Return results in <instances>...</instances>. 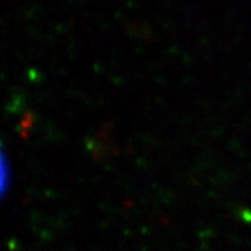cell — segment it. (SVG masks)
<instances>
[{
	"label": "cell",
	"instance_id": "1",
	"mask_svg": "<svg viewBox=\"0 0 251 251\" xmlns=\"http://www.w3.org/2000/svg\"><path fill=\"white\" fill-rule=\"evenodd\" d=\"M0 173H1V180H0V193H1V198H6L7 193H9L10 187H11V181H13V171H11V163H10L9 158L4 147H1V163H0Z\"/></svg>",
	"mask_w": 251,
	"mask_h": 251
}]
</instances>
